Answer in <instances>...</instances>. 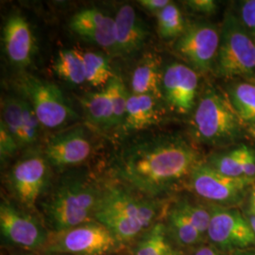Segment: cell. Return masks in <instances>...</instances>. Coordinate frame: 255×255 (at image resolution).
Returning <instances> with one entry per match:
<instances>
[{"label": "cell", "instance_id": "cell-1", "mask_svg": "<svg viewBox=\"0 0 255 255\" xmlns=\"http://www.w3.org/2000/svg\"><path fill=\"white\" fill-rule=\"evenodd\" d=\"M199 162V151L186 140L160 135L141 139L121 150L113 174L123 185L160 200L187 181Z\"/></svg>", "mask_w": 255, "mask_h": 255}, {"label": "cell", "instance_id": "cell-2", "mask_svg": "<svg viewBox=\"0 0 255 255\" xmlns=\"http://www.w3.org/2000/svg\"><path fill=\"white\" fill-rule=\"evenodd\" d=\"M164 203L125 185L103 186L95 220L109 230L124 247L134 243L160 221Z\"/></svg>", "mask_w": 255, "mask_h": 255}, {"label": "cell", "instance_id": "cell-3", "mask_svg": "<svg viewBox=\"0 0 255 255\" xmlns=\"http://www.w3.org/2000/svg\"><path fill=\"white\" fill-rule=\"evenodd\" d=\"M103 187L87 173L64 175L41 202L46 226L60 233L95 220Z\"/></svg>", "mask_w": 255, "mask_h": 255}, {"label": "cell", "instance_id": "cell-4", "mask_svg": "<svg viewBox=\"0 0 255 255\" xmlns=\"http://www.w3.org/2000/svg\"><path fill=\"white\" fill-rule=\"evenodd\" d=\"M244 124L229 97L213 87L206 88L202 93L192 122L196 138L213 146L236 141L242 135Z\"/></svg>", "mask_w": 255, "mask_h": 255}, {"label": "cell", "instance_id": "cell-5", "mask_svg": "<svg viewBox=\"0 0 255 255\" xmlns=\"http://www.w3.org/2000/svg\"><path fill=\"white\" fill-rule=\"evenodd\" d=\"M215 70L224 78L247 77L255 71V42L240 19L228 14L223 21Z\"/></svg>", "mask_w": 255, "mask_h": 255}, {"label": "cell", "instance_id": "cell-6", "mask_svg": "<svg viewBox=\"0 0 255 255\" xmlns=\"http://www.w3.org/2000/svg\"><path fill=\"white\" fill-rule=\"evenodd\" d=\"M122 245L108 229L93 220L60 233H51L46 253L63 255H110Z\"/></svg>", "mask_w": 255, "mask_h": 255}, {"label": "cell", "instance_id": "cell-7", "mask_svg": "<svg viewBox=\"0 0 255 255\" xmlns=\"http://www.w3.org/2000/svg\"><path fill=\"white\" fill-rule=\"evenodd\" d=\"M24 100L31 105L41 125L47 128L62 127L78 119L64 94L51 82L32 75H22L16 82Z\"/></svg>", "mask_w": 255, "mask_h": 255}, {"label": "cell", "instance_id": "cell-8", "mask_svg": "<svg viewBox=\"0 0 255 255\" xmlns=\"http://www.w3.org/2000/svg\"><path fill=\"white\" fill-rule=\"evenodd\" d=\"M187 185L211 204L235 208L246 199L255 183L244 178H230L213 169L205 161L193 168Z\"/></svg>", "mask_w": 255, "mask_h": 255}, {"label": "cell", "instance_id": "cell-9", "mask_svg": "<svg viewBox=\"0 0 255 255\" xmlns=\"http://www.w3.org/2000/svg\"><path fill=\"white\" fill-rule=\"evenodd\" d=\"M209 205L211 219L207 239L222 254L235 253L255 246V237L245 214L236 208Z\"/></svg>", "mask_w": 255, "mask_h": 255}, {"label": "cell", "instance_id": "cell-10", "mask_svg": "<svg viewBox=\"0 0 255 255\" xmlns=\"http://www.w3.org/2000/svg\"><path fill=\"white\" fill-rule=\"evenodd\" d=\"M49 165L44 155L34 152L24 156L10 168L8 174L9 189L25 207H35L46 190Z\"/></svg>", "mask_w": 255, "mask_h": 255}, {"label": "cell", "instance_id": "cell-11", "mask_svg": "<svg viewBox=\"0 0 255 255\" xmlns=\"http://www.w3.org/2000/svg\"><path fill=\"white\" fill-rule=\"evenodd\" d=\"M219 42L220 32L213 25L194 23L185 27L174 49L195 71L206 73L215 67Z\"/></svg>", "mask_w": 255, "mask_h": 255}, {"label": "cell", "instance_id": "cell-12", "mask_svg": "<svg viewBox=\"0 0 255 255\" xmlns=\"http://www.w3.org/2000/svg\"><path fill=\"white\" fill-rule=\"evenodd\" d=\"M0 229L9 244L30 251L45 249L50 236L38 219L7 201H2L0 205Z\"/></svg>", "mask_w": 255, "mask_h": 255}, {"label": "cell", "instance_id": "cell-13", "mask_svg": "<svg viewBox=\"0 0 255 255\" xmlns=\"http://www.w3.org/2000/svg\"><path fill=\"white\" fill-rule=\"evenodd\" d=\"M199 75L189 65L172 63L164 69L162 79L163 100L181 115L190 114L197 106Z\"/></svg>", "mask_w": 255, "mask_h": 255}, {"label": "cell", "instance_id": "cell-14", "mask_svg": "<svg viewBox=\"0 0 255 255\" xmlns=\"http://www.w3.org/2000/svg\"><path fill=\"white\" fill-rule=\"evenodd\" d=\"M92 144L83 128L57 133L46 141L43 155L55 168L63 169L82 164L89 158Z\"/></svg>", "mask_w": 255, "mask_h": 255}, {"label": "cell", "instance_id": "cell-15", "mask_svg": "<svg viewBox=\"0 0 255 255\" xmlns=\"http://www.w3.org/2000/svg\"><path fill=\"white\" fill-rule=\"evenodd\" d=\"M69 27L79 36L115 52V18L97 8L83 9L76 12L69 21Z\"/></svg>", "mask_w": 255, "mask_h": 255}, {"label": "cell", "instance_id": "cell-16", "mask_svg": "<svg viewBox=\"0 0 255 255\" xmlns=\"http://www.w3.org/2000/svg\"><path fill=\"white\" fill-rule=\"evenodd\" d=\"M148 30L144 21L129 5H123L115 17V53L135 54L146 43Z\"/></svg>", "mask_w": 255, "mask_h": 255}, {"label": "cell", "instance_id": "cell-17", "mask_svg": "<svg viewBox=\"0 0 255 255\" xmlns=\"http://www.w3.org/2000/svg\"><path fill=\"white\" fill-rule=\"evenodd\" d=\"M5 53L9 62L18 67L31 63L34 39L27 20L18 13L11 14L3 28Z\"/></svg>", "mask_w": 255, "mask_h": 255}, {"label": "cell", "instance_id": "cell-18", "mask_svg": "<svg viewBox=\"0 0 255 255\" xmlns=\"http://www.w3.org/2000/svg\"><path fill=\"white\" fill-rule=\"evenodd\" d=\"M164 117L161 100L149 95L128 94L122 129L125 132L142 130L158 125Z\"/></svg>", "mask_w": 255, "mask_h": 255}, {"label": "cell", "instance_id": "cell-19", "mask_svg": "<svg viewBox=\"0 0 255 255\" xmlns=\"http://www.w3.org/2000/svg\"><path fill=\"white\" fill-rule=\"evenodd\" d=\"M161 61L153 53L145 55L137 64L130 80L131 93L135 95H149L163 100Z\"/></svg>", "mask_w": 255, "mask_h": 255}, {"label": "cell", "instance_id": "cell-20", "mask_svg": "<svg viewBox=\"0 0 255 255\" xmlns=\"http://www.w3.org/2000/svg\"><path fill=\"white\" fill-rule=\"evenodd\" d=\"M164 222L169 237L178 248L200 247L206 239L176 201L166 211Z\"/></svg>", "mask_w": 255, "mask_h": 255}, {"label": "cell", "instance_id": "cell-21", "mask_svg": "<svg viewBox=\"0 0 255 255\" xmlns=\"http://www.w3.org/2000/svg\"><path fill=\"white\" fill-rule=\"evenodd\" d=\"M133 255H180L164 221H159L134 242Z\"/></svg>", "mask_w": 255, "mask_h": 255}, {"label": "cell", "instance_id": "cell-22", "mask_svg": "<svg viewBox=\"0 0 255 255\" xmlns=\"http://www.w3.org/2000/svg\"><path fill=\"white\" fill-rule=\"evenodd\" d=\"M82 108L89 122L101 128H114V109L109 87L86 93L81 99Z\"/></svg>", "mask_w": 255, "mask_h": 255}, {"label": "cell", "instance_id": "cell-23", "mask_svg": "<svg viewBox=\"0 0 255 255\" xmlns=\"http://www.w3.org/2000/svg\"><path fill=\"white\" fill-rule=\"evenodd\" d=\"M54 73L65 82L80 85L85 81L82 52L78 49H62L52 65Z\"/></svg>", "mask_w": 255, "mask_h": 255}, {"label": "cell", "instance_id": "cell-24", "mask_svg": "<svg viewBox=\"0 0 255 255\" xmlns=\"http://www.w3.org/2000/svg\"><path fill=\"white\" fill-rule=\"evenodd\" d=\"M229 99L240 119L250 126L255 125V85L239 82L229 92Z\"/></svg>", "mask_w": 255, "mask_h": 255}, {"label": "cell", "instance_id": "cell-25", "mask_svg": "<svg viewBox=\"0 0 255 255\" xmlns=\"http://www.w3.org/2000/svg\"><path fill=\"white\" fill-rule=\"evenodd\" d=\"M85 81L92 86L103 88L115 77L109 61L103 55L97 52L82 53Z\"/></svg>", "mask_w": 255, "mask_h": 255}, {"label": "cell", "instance_id": "cell-26", "mask_svg": "<svg viewBox=\"0 0 255 255\" xmlns=\"http://www.w3.org/2000/svg\"><path fill=\"white\" fill-rule=\"evenodd\" d=\"M158 32L162 39L179 38L185 30L182 11L177 5L169 3L157 14Z\"/></svg>", "mask_w": 255, "mask_h": 255}, {"label": "cell", "instance_id": "cell-27", "mask_svg": "<svg viewBox=\"0 0 255 255\" xmlns=\"http://www.w3.org/2000/svg\"><path fill=\"white\" fill-rule=\"evenodd\" d=\"M1 122L16 140L19 147H23L22 100L14 97L5 98L1 103Z\"/></svg>", "mask_w": 255, "mask_h": 255}, {"label": "cell", "instance_id": "cell-28", "mask_svg": "<svg viewBox=\"0 0 255 255\" xmlns=\"http://www.w3.org/2000/svg\"><path fill=\"white\" fill-rule=\"evenodd\" d=\"M205 162L213 169L224 176L230 178H244L241 164L240 146L229 151L215 152L209 155Z\"/></svg>", "mask_w": 255, "mask_h": 255}, {"label": "cell", "instance_id": "cell-29", "mask_svg": "<svg viewBox=\"0 0 255 255\" xmlns=\"http://www.w3.org/2000/svg\"><path fill=\"white\" fill-rule=\"evenodd\" d=\"M176 201L185 212L188 218L191 219L194 226L207 239V232L211 219L209 205L191 201L188 198H182Z\"/></svg>", "mask_w": 255, "mask_h": 255}, {"label": "cell", "instance_id": "cell-30", "mask_svg": "<svg viewBox=\"0 0 255 255\" xmlns=\"http://www.w3.org/2000/svg\"><path fill=\"white\" fill-rule=\"evenodd\" d=\"M109 87L114 109V128L122 127L127 108L128 94L122 79L119 75L115 77L107 84Z\"/></svg>", "mask_w": 255, "mask_h": 255}, {"label": "cell", "instance_id": "cell-31", "mask_svg": "<svg viewBox=\"0 0 255 255\" xmlns=\"http://www.w3.org/2000/svg\"><path fill=\"white\" fill-rule=\"evenodd\" d=\"M22 100V131H23V146H31L35 144L39 137L40 127L42 126L37 118L31 105L26 100Z\"/></svg>", "mask_w": 255, "mask_h": 255}, {"label": "cell", "instance_id": "cell-32", "mask_svg": "<svg viewBox=\"0 0 255 255\" xmlns=\"http://www.w3.org/2000/svg\"><path fill=\"white\" fill-rule=\"evenodd\" d=\"M19 148L18 143L13 136L9 133L5 125L1 122L0 124V155L1 160H6L11 157Z\"/></svg>", "mask_w": 255, "mask_h": 255}, {"label": "cell", "instance_id": "cell-33", "mask_svg": "<svg viewBox=\"0 0 255 255\" xmlns=\"http://www.w3.org/2000/svg\"><path fill=\"white\" fill-rule=\"evenodd\" d=\"M241 148V164L243 176L248 181L255 182V151L247 145H240Z\"/></svg>", "mask_w": 255, "mask_h": 255}, {"label": "cell", "instance_id": "cell-34", "mask_svg": "<svg viewBox=\"0 0 255 255\" xmlns=\"http://www.w3.org/2000/svg\"><path fill=\"white\" fill-rule=\"evenodd\" d=\"M240 20L248 30L255 33V0H247L241 4Z\"/></svg>", "mask_w": 255, "mask_h": 255}, {"label": "cell", "instance_id": "cell-35", "mask_svg": "<svg viewBox=\"0 0 255 255\" xmlns=\"http://www.w3.org/2000/svg\"><path fill=\"white\" fill-rule=\"evenodd\" d=\"M186 5L192 10L206 15L214 14L218 10V4L214 0H189Z\"/></svg>", "mask_w": 255, "mask_h": 255}, {"label": "cell", "instance_id": "cell-36", "mask_svg": "<svg viewBox=\"0 0 255 255\" xmlns=\"http://www.w3.org/2000/svg\"><path fill=\"white\" fill-rule=\"evenodd\" d=\"M138 3L143 8H145L151 12H155L157 14L160 10L165 8L170 3V1H168V0H140V1H138Z\"/></svg>", "mask_w": 255, "mask_h": 255}, {"label": "cell", "instance_id": "cell-37", "mask_svg": "<svg viewBox=\"0 0 255 255\" xmlns=\"http://www.w3.org/2000/svg\"><path fill=\"white\" fill-rule=\"evenodd\" d=\"M192 255H224V254L211 245H201L195 250Z\"/></svg>", "mask_w": 255, "mask_h": 255}, {"label": "cell", "instance_id": "cell-38", "mask_svg": "<svg viewBox=\"0 0 255 255\" xmlns=\"http://www.w3.org/2000/svg\"><path fill=\"white\" fill-rule=\"evenodd\" d=\"M247 211L255 214V186H254L250 192L249 204H248V210Z\"/></svg>", "mask_w": 255, "mask_h": 255}, {"label": "cell", "instance_id": "cell-39", "mask_svg": "<svg viewBox=\"0 0 255 255\" xmlns=\"http://www.w3.org/2000/svg\"><path fill=\"white\" fill-rule=\"evenodd\" d=\"M245 216H246L248 222H249L251 228L253 230V233H254L255 237V214L247 211L246 213H245Z\"/></svg>", "mask_w": 255, "mask_h": 255}, {"label": "cell", "instance_id": "cell-40", "mask_svg": "<svg viewBox=\"0 0 255 255\" xmlns=\"http://www.w3.org/2000/svg\"><path fill=\"white\" fill-rule=\"evenodd\" d=\"M233 255H255V250L248 249V250H241L233 253Z\"/></svg>", "mask_w": 255, "mask_h": 255}, {"label": "cell", "instance_id": "cell-41", "mask_svg": "<svg viewBox=\"0 0 255 255\" xmlns=\"http://www.w3.org/2000/svg\"><path fill=\"white\" fill-rule=\"evenodd\" d=\"M248 131H249V133H250L255 140V125L249 126V128H248Z\"/></svg>", "mask_w": 255, "mask_h": 255}, {"label": "cell", "instance_id": "cell-42", "mask_svg": "<svg viewBox=\"0 0 255 255\" xmlns=\"http://www.w3.org/2000/svg\"></svg>", "mask_w": 255, "mask_h": 255}]
</instances>
